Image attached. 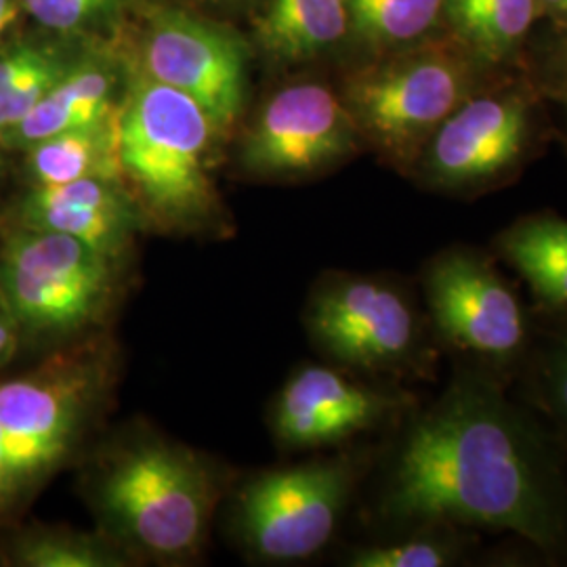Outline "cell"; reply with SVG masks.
Instances as JSON below:
<instances>
[{"instance_id": "obj_1", "label": "cell", "mask_w": 567, "mask_h": 567, "mask_svg": "<svg viewBox=\"0 0 567 567\" xmlns=\"http://www.w3.org/2000/svg\"><path fill=\"white\" fill-rule=\"evenodd\" d=\"M402 425L379 503L389 526L507 532L567 559V452L507 383L454 364Z\"/></svg>"}, {"instance_id": "obj_2", "label": "cell", "mask_w": 567, "mask_h": 567, "mask_svg": "<svg viewBox=\"0 0 567 567\" xmlns=\"http://www.w3.org/2000/svg\"><path fill=\"white\" fill-rule=\"evenodd\" d=\"M116 381V355L102 337L61 349L41 365L0 381V527L16 519L68 465Z\"/></svg>"}, {"instance_id": "obj_3", "label": "cell", "mask_w": 567, "mask_h": 567, "mask_svg": "<svg viewBox=\"0 0 567 567\" xmlns=\"http://www.w3.org/2000/svg\"><path fill=\"white\" fill-rule=\"evenodd\" d=\"M221 137L198 103L126 63L118 118L122 179L147 224L171 231L213 229L221 203L210 156Z\"/></svg>"}, {"instance_id": "obj_4", "label": "cell", "mask_w": 567, "mask_h": 567, "mask_svg": "<svg viewBox=\"0 0 567 567\" xmlns=\"http://www.w3.org/2000/svg\"><path fill=\"white\" fill-rule=\"evenodd\" d=\"M219 492L203 456L147 435L105 454L91 486L103 534L131 557L173 566L203 553Z\"/></svg>"}, {"instance_id": "obj_5", "label": "cell", "mask_w": 567, "mask_h": 567, "mask_svg": "<svg viewBox=\"0 0 567 567\" xmlns=\"http://www.w3.org/2000/svg\"><path fill=\"white\" fill-rule=\"evenodd\" d=\"M494 72L447 34L353 63L337 91L364 150L408 177L431 135Z\"/></svg>"}, {"instance_id": "obj_6", "label": "cell", "mask_w": 567, "mask_h": 567, "mask_svg": "<svg viewBox=\"0 0 567 567\" xmlns=\"http://www.w3.org/2000/svg\"><path fill=\"white\" fill-rule=\"evenodd\" d=\"M547 103L526 70L489 82L440 124L408 179L463 203L519 182L553 135Z\"/></svg>"}, {"instance_id": "obj_7", "label": "cell", "mask_w": 567, "mask_h": 567, "mask_svg": "<svg viewBox=\"0 0 567 567\" xmlns=\"http://www.w3.org/2000/svg\"><path fill=\"white\" fill-rule=\"evenodd\" d=\"M303 322L330 364L374 381H431L444 355L423 299L385 276L326 274L309 292Z\"/></svg>"}, {"instance_id": "obj_8", "label": "cell", "mask_w": 567, "mask_h": 567, "mask_svg": "<svg viewBox=\"0 0 567 567\" xmlns=\"http://www.w3.org/2000/svg\"><path fill=\"white\" fill-rule=\"evenodd\" d=\"M421 299L442 351L513 385L534 339V309L489 248L450 244L421 269Z\"/></svg>"}, {"instance_id": "obj_9", "label": "cell", "mask_w": 567, "mask_h": 567, "mask_svg": "<svg viewBox=\"0 0 567 567\" xmlns=\"http://www.w3.org/2000/svg\"><path fill=\"white\" fill-rule=\"evenodd\" d=\"M122 261L72 236L11 225L0 243V295L21 334L93 332L121 297Z\"/></svg>"}, {"instance_id": "obj_10", "label": "cell", "mask_w": 567, "mask_h": 567, "mask_svg": "<svg viewBox=\"0 0 567 567\" xmlns=\"http://www.w3.org/2000/svg\"><path fill=\"white\" fill-rule=\"evenodd\" d=\"M362 475V456L344 450L257 475L234 507L244 547L271 564L318 555L341 527Z\"/></svg>"}, {"instance_id": "obj_11", "label": "cell", "mask_w": 567, "mask_h": 567, "mask_svg": "<svg viewBox=\"0 0 567 567\" xmlns=\"http://www.w3.org/2000/svg\"><path fill=\"white\" fill-rule=\"evenodd\" d=\"M364 150L337 86L297 81L271 93L240 143L244 171L301 182L337 171Z\"/></svg>"}, {"instance_id": "obj_12", "label": "cell", "mask_w": 567, "mask_h": 567, "mask_svg": "<svg viewBox=\"0 0 567 567\" xmlns=\"http://www.w3.org/2000/svg\"><path fill=\"white\" fill-rule=\"evenodd\" d=\"M147 76L192 97L225 137L243 114L248 53L243 39L217 21L179 7H150L143 13L140 58Z\"/></svg>"}, {"instance_id": "obj_13", "label": "cell", "mask_w": 567, "mask_h": 567, "mask_svg": "<svg viewBox=\"0 0 567 567\" xmlns=\"http://www.w3.org/2000/svg\"><path fill=\"white\" fill-rule=\"evenodd\" d=\"M416 404L400 386L364 381L334 364H305L280 389L271 429L288 450H337L381 426L402 423Z\"/></svg>"}, {"instance_id": "obj_14", "label": "cell", "mask_w": 567, "mask_h": 567, "mask_svg": "<svg viewBox=\"0 0 567 567\" xmlns=\"http://www.w3.org/2000/svg\"><path fill=\"white\" fill-rule=\"evenodd\" d=\"M13 225L65 234L124 261L147 219L122 179H79L32 185L13 208Z\"/></svg>"}, {"instance_id": "obj_15", "label": "cell", "mask_w": 567, "mask_h": 567, "mask_svg": "<svg viewBox=\"0 0 567 567\" xmlns=\"http://www.w3.org/2000/svg\"><path fill=\"white\" fill-rule=\"evenodd\" d=\"M124 84L126 65L122 70L112 58L91 51L20 124L0 135V147L23 152L47 137L112 116L121 107Z\"/></svg>"}, {"instance_id": "obj_16", "label": "cell", "mask_w": 567, "mask_h": 567, "mask_svg": "<svg viewBox=\"0 0 567 567\" xmlns=\"http://www.w3.org/2000/svg\"><path fill=\"white\" fill-rule=\"evenodd\" d=\"M492 255L527 288L534 313H567V219L545 208L513 219L489 240Z\"/></svg>"}, {"instance_id": "obj_17", "label": "cell", "mask_w": 567, "mask_h": 567, "mask_svg": "<svg viewBox=\"0 0 567 567\" xmlns=\"http://www.w3.org/2000/svg\"><path fill=\"white\" fill-rule=\"evenodd\" d=\"M538 0H446L444 34L494 72L522 70Z\"/></svg>"}, {"instance_id": "obj_18", "label": "cell", "mask_w": 567, "mask_h": 567, "mask_svg": "<svg viewBox=\"0 0 567 567\" xmlns=\"http://www.w3.org/2000/svg\"><path fill=\"white\" fill-rule=\"evenodd\" d=\"M351 0H269L257 39L271 60L307 63L351 47Z\"/></svg>"}, {"instance_id": "obj_19", "label": "cell", "mask_w": 567, "mask_h": 567, "mask_svg": "<svg viewBox=\"0 0 567 567\" xmlns=\"http://www.w3.org/2000/svg\"><path fill=\"white\" fill-rule=\"evenodd\" d=\"M93 49L82 37H37L0 49V135L20 124Z\"/></svg>"}, {"instance_id": "obj_20", "label": "cell", "mask_w": 567, "mask_h": 567, "mask_svg": "<svg viewBox=\"0 0 567 567\" xmlns=\"http://www.w3.org/2000/svg\"><path fill=\"white\" fill-rule=\"evenodd\" d=\"M118 118L121 107L95 124L72 128L25 147V173L32 185L122 179Z\"/></svg>"}, {"instance_id": "obj_21", "label": "cell", "mask_w": 567, "mask_h": 567, "mask_svg": "<svg viewBox=\"0 0 567 567\" xmlns=\"http://www.w3.org/2000/svg\"><path fill=\"white\" fill-rule=\"evenodd\" d=\"M511 391L567 452V313H534V339Z\"/></svg>"}, {"instance_id": "obj_22", "label": "cell", "mask_w": 567, "mask_h": 567, "mask_svg": "<svg viewBox=\"0 0 567 567\" xmlns=\"http://www.w3.org/2000/svg\"><path fill=\"white\" fill-rule=\"evenodd\" d=\"M446 0H351V47L360 60L433 39L444 32Z\"/></svg>"}, {"instance_id": "obj_23", "label": "cell", "mask_w": 567, "mask_h": 567, "mask_svg": "<svg viewBox=\"0 0 567 567\" xmlns=\"http://www.w3.org/2000/svg\"><path fill=\"white\" fill-rule=\"evenodd\" d=\"M482 532L466 527L421 526L398 532L395 538L353 548L349 567H456L465 566L480 547Z\"/></svg>"}, {"instance_id": "obj_24", "label": "cell", "mask_w": 567, "mask_h": 567, "mask_svg": "<svg viewBox=\"0 0 567 567\" xmlns=\"http://www.w3.org/2000/svg\"><path fill=\"white\" fill-rule=\"evenodd\" d=\"M11 564L23 567H122L133 559L107 534L74 529H32L11 545Z\"/></svg>"}, {"instance_id": "obj_25", "label": "cell", "mask_w": 567, "mask_h": 567, "mask_svg": "<svg viewBox=\"0 0 567 567\" xmlns=\"http://www.w3.org/2000/svg\"><path fill=\"white\" fill-rule=\"evenodd\" d=\"M121 0H21V7L44 30L65 37H82L116 16Z\"/></svg>"}, {"instance_id": "obj_26", "label": "cell", "mask_w": 567, "mask_h": 567, "mask_svg": "<svg viewBox=\"0 0 567 567\" xmlns=\"http://www.w3.org/2000/svg\"><path fill=\"white\" fill-rule=\"evenodd\" d=\"M526 74L547 102L567 110V25H559L557 37L548 42L536 63L527 68Z\"/></svg>"}, {"instance_id": "obj_27", "label": "cell", "mask_w": 567, "mask_h": 567, "mask_svg": "<svg viewBox=\"0 0 567 567\" xmlns=\"http://www.w3.org/2000/svg\"><path fill=\"white\" fill-rule=\"evenodd\" d=\"M21 341H23V334L11 311L2 313L0 316V365L7 364L18 353Z\"/></svg>"}, {"instance_id": "obj_28", "label": "cell", "mask_w": 567, "mask_h": 567, "mask_svg": "<svg viewBox=\"0 0 567 567\" xmlns=\"http://www.w3.org/2000/svg\"><path fill=\"white\" fill-rule=\"evenodd\" d=\"M543 18L553 20L557 25H567V0H538Z\"/></svg>"}, {"instance_id": "obj_29", "label": "cell", "mask_w": 567, "mask_h": 567, "mask_svg": "<svg viewBox=\"0 0 567 567\" xmlns=\"http://www.w3.org/2000/svg\"><path fill=\"white\" fill-rule=\"evenodd\" d=\"M21 0H0V39L20 18Z\"/></svg>"}, {"instance_id": "obj_30", "label": "cell", "mask_w": 567, "mask_h": 567, "mask_svg": "<svg viewBox=\"0 0 567 567\" xmlns=\"http://www.w3.org/2000/svg\"><path fill=\"white\" fill-rule=\"evenodd\" d=\"M557 140L561 143V147H564V154H566L567 161V133H559V135H557Z\"/></svg>"}, {"instance_id": "obj_31", "label": "cell", "mask_w": 567, "mask_h": 567, "mask_svg": "<svg viewBox=\"0 0 567 567\" xmlns=\"http://www.w3.org/2000/svg\"><path fill=\"white\" fill-rule=\"evenodd\" d=\"M7 311H9V307H7L4 299H2V295H0V316H2V313H7Z\"/></svg>"}, {"instance_id": "obj_32", "label": "cell", "mask_w": 567, "mask_h": 567, "mask_svg": "<svg viewBox=\"0 0 567 567\" xmlns=\"http://www.w3.org/2000/svg\"><path fill=\"white\" fill-rule=\"evenodd\" d=\"M208 2H229V0H208Z\"/></svg>"}, {"instance_id": "obj_33", "label": "cell", "mask_w": 567, "mask_h": 567, "mask_svg": "<svg viewBox=\"0 0 567 567\" xmlns=\"http://www.w3.org/2000/svg\"><path fill=\"white\" fill-rule=\"evenodd\" d=\"M0 166H2V163H0Z\"/></svg>"}]
</instances>
